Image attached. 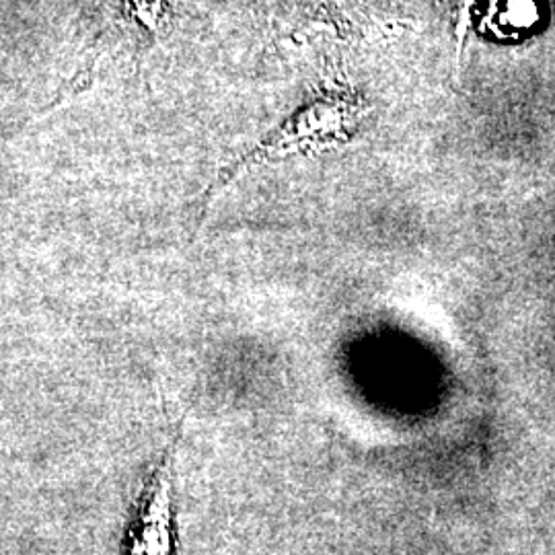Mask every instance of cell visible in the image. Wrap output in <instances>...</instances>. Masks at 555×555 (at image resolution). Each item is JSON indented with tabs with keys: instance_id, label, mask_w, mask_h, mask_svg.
I'll return each instance as SVG.
<instances>
[{
	"instance_id": "3957f363",
	"label": "cell",
	"mask_w": 555,
	"mask_h": 555,
	"mask_svg": "<svg viewBox=\"0 0 555 555\" xmlns=\"http://www.w3.org/2000/svg\"><path fill=\"white\" fill-rule=\"evenodd\" d=\"M121 11L144 34L157 36L165 21V0H121Z\"/></svg>"
},
{
	"instance_id": "6da1fadb",
	"label": "cell",
	"mask_w": 555,
	"mask_h": 555,
	"mask_svg": "<svg viewBox=\"0 0 555 555\" xmlns=\"http://www.w3.org/2000/svg\"><path fill=\"white\" fill-rule=\"evenodd\" d=\"M360 116L362 112L358 101L344 93H323L315 100L302 103L291 118L284 119L251 151L220 169L219 176L204 194V212L224 188L258 165L302 155L307 157L346 144L357 132Z\"/></svg>"
},
{
	"instance_id": "7a4b0ae2",
	"label": "cell",
	"mask_w": 555,
	"mask_h": 555,
	"mask_svg": "<svg viewBox=\"0 0 555 555\" xmlns=\"http://www.w3.org/2000/svg\"><path fill=\"white\" fill-rule=\"evenodd\" d=\"M183 422L160 449L155 465L142 479L139 498L132 506L118 555L178 554V513H176V469Z\"/></svg>"
}]
</instances>
